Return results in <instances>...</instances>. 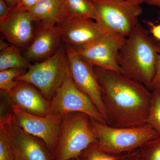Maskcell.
<instances>
[{
  "mask_svg": "<svg viewBox=\"0 0 160 160\" xmlns=\"http://www.w3.org/2000/svg\"><path fill=\"white\" fill-rule=\"evenodd\" d=\"M107 114V124L129 128L147 124L152 91L118 72L93 66Z\"/></svg>",
  "mask_w": 160,
  "mask_h": 160,
  "instance_id": "cell-1",
  "label": "cell"
},
{
  "mask_svg": "<svg viewBox=\"0 0 160 160\" xmlns=\"http://www.w3.org/2000/svg\"><path fill=\"white\" fill-rule=\"evenodd\" d=\"M159 54L160 41L138 22L126 37L119 53L120 72L152 91Z\"/></svg>",
  "mask_w": 160,
  "mask_h": 160,
  "instance_id": "cell-2",
  "label": "cell"
},
{
  "mask_svg": "<svg viewBox=\"0 0 160 160\" xmlns=\"http://www.w3.org/2000/svg\"><path fill=\"white\" fill-rule=\"evenodd\" d=\"M92 129L101 149L114 154H125L141 149L160 135L146 124L129 128H115L90 118Z\"/></svg>",
  "mask_w": 160,
  "mask_h": 160,
  "instance_id": "cell-3",
  "label": "cell"
},
{
  "mask_svg": "<svg viewBox=\"0 0 160 160\" xmlns=\"http://www.w3.org/2000/svg\"><path fill=\"white\" fill-rule=\"evenodd\" d=\"M97 141L89 116L80 112L64 115L53 152L55 160L77 159L90 144Z\"/></svg>",
  "mask_w": 160,
  "mask_h": 160,
  "instance_id": "cell-4",
  "label": "cell"
},
{
  "mask_svg": "<svg viewBox=\"0 0 160 160\" xmlns=\"http://www.w3.org/2000/svg\"><path fill=\"white\" fill-rule=\"evenodd\" d=\"M69 72L65 45L51 57L32 64L24 74L15 80L31 84L50 101Z\"/></svg>",
  "mask_w": 160,
  "mask_h": 160,
  "instance_id": "cell-5",
  "label": "cell"
},
{
  "mask_svg": "<svg viewBox=\"0 0 160 160\" xmlns=\"http://www.w3.org/2000/svg\"><path fill=\"white\" fill-rule=\"evenodd\" d=\"M96 22L106 31L127 37L139 22L142 13L141 4L130 0H92Z\"/></svg>",
  "mask_w": 160,
  "mask_h": 160,
  "instance_id": "cell-6",
  "label": "cell"
},
{
  "mask_svg": "<svg viewBox=\"0 0 160 160\" xmlns=\"http://www.w3.org/2000/svg\"><path fill=\"white\" fill-rule=\"evenodd\" d=\"M11 122L29 134L40 139L53 153L57 145L63 115L50 113L45 117L29 113L15 105L7 112Z\"/></svg>",
  "mask_w": 160,
  "mask_h": 160,
  "instance_id": "cell-7",
  "label": "cell"
},
{
  "mask_svg": "<svg viewBox=\"0 0 160 160\" xmlns=\"http://www.w3.org/2000/svg\"><path fill=\"white\" fill-rule=\"evenodd\" d=\"M50 102L51 113L64 115L70 112H82L92 119L106 124L93 102L75 84L69 71Z\"/></svg>",
  "mask_w": 160,
  "mask_h": 160,
  "instance_id": "cell-8",
  "label": "cell"
},
{
  "mask_svg": "<svg viewBox=\"0 0 160 160\" xmlns=\"http://www.w3.org/2000/svg\"><path fill=\"white\" fill-rule=\"evenodd\" d=\"M126 38L118 32L107 31L76 52L92 66L120 72L118 57Z\"/></svg>",
  "mask_w": 160,
  "mask_h": 160,
  "instance_id": "cell-9",
  "label": "cell"
},
{
  "mask_svg": "<svg viewBox=\"0 0 160 160\" xmlns=\"http://www.w3.org/2000/svg\"><path fill=\"white\" fill-rule=\"evenodd\" d=\"M15 160H55L54 155L42 140L31 135L12 123L7 113L1 115Z\"/></svg>",
  "mask_w": 160,
  "mask_h": 160,
  "instance_id": "cell-10",
  "label": "cell"
},
{
  "mask_svg": "<svg viewBox=\"0 0 160 160\" xmlns=\"http://www.w3.org/2000/svg\"><path fill=\"white\" fill-rule=\"evenodd\" d=\"M64 45L72 78L77 86L93 102L107 124V114L103 102L102 89L93 66L82 58L70 46Z\"/></svg>",
  "mask_w": 160,
  "mask_h": 160,
  "instance_id": "cell-11",
  "label": "cell"
},
{
  "mask_svg": "<svg viewBox=\"0 0 160 160\" xmlns=\"http://www.w3.org/2000/svg\"><path fill=\"white\" fill-rule=\"evenodd\" d=\"M63 43L76 51L93 42L108 31L94 20L68 17L56 25Z\"/></svg>",
  "mask_w": 160,
  "mask_h": 160,
  "instance_id": "cell-12",
  "label": "cell"
},
{
  "mask_svg": "<svg viewBox=\"0 0 160 160\" xmlns=\"http://www.w3.org/2000/svg\"><path fill=\"white\" fill-rule=\"evenodd\" d=\"M36 26L28 12L15 7L5 19L0 21V31L2 37L10 45L24 50L32 42Z\"/></svg>",
  "mask_w": 160,
  "mask_h": 160,
  "instance_id": "cell-13",
  "label": "cell"
},
{
  "mask_svg": "<svg viewBox=\"0 0 160 160\" xmlns=\"http://www.w3.org/2000/svg\"><path fill=\"white\" fill-rule=\"evenodd\" d=\"M36 23L34 38L22 54L30 63L42 62L50 57L63 43L56 26Z\"/></svg>",
  "mask_w": 160,
  "mask_h": 160,
  "instance_id": "cell-14",
  "label": "cell"
},
{
  "mask_svg": "<svg viewBox=\"0 0 160 160\" xmlns=\"http://www.w3.org/2000/svg\"><path fill=\"white\" fill-rule=\"evenodd\" d=\"M4 93L11 105L31 114L45 117L51 113L50 101L46 99L38 89L29 83L19 81L12 91Z\"/></svg>",
  "mask_w": 160,
  "mask_h": 160,
  "instance_id": "cell-15",
  "label": "cell"
},
{
  "mask_svg": "<svg viewBox=\"0 0 160 160\" xmlns=\"http://www.w3.org/2000/svg\"><path fill=\"white\" fill-rule=\"evenodd\" d=\"M28 12L36 22L52 26L68 17L64 0H42Z\"/></svg>",
  "mask_w": 160,
  "mask_h": 160,
  "instance_id": "cell-16",
  "label": "cell"
},
{
  "mask_svg": "<svg viewBox=\"0 0 160 160\" xmlns=\"http://www.w3.org/2000/svg\"><path fill=\"white\" fill-rule=\"evenodd\" d=\"M21 51L18 48L10 44L1 49L0 71L14 68L29 69L32 64L24 57Z\"/></svg>",
  "mask_w": 160,
  "mask_h": 160,
  "instance_id": "cell-17",
  "label": "cell"
},
{
  "mask_svg": "<svg viewBox=\"0 0 160 160\" xmlns=\"http://www.w3.org/2000/svg\"><path fill=\"white\" fill-rule=\"evenodd\" d=\"M68 17L86 18L97 21V15L92 0H64Z\"/></svg>",
  "mask_w": 160,
  "mask_h": 160,
  "instance_id": "cell-18",
  "label": "cell"
},
{
  "mask_svg": "<svg viewBox=\"0 0 160 160\" xmlns=\"http://www.w3.org/2000/svg\"><path fill=\"white\" fill-rule=\"evenodd\" d=\"M128 153L114 154L103 150L97 142L92 143L80 155L77 160H124Z\"/></svg>",
  "mask_w": 160,
  "mask_h": 160,
  "instance_id": "cell-19",
  "label": "cell"
},
{
  "mask_svg": "<svg viewBox=\"0 0 160 160\" xmlns=\"http://www.w3.org/2000/svg\"><path fill=\"white\" fill-rule=\"evenodd\" d=\"M27 69L14 68L0 71V89L1 92L8 93L18 86L19 81L15 79L24 74Z\"/></svg>",
  "mask_w": 160,
  "mask_h": 160,
  "instance_id": "cell-20",
  "label": "cell"
},
{
  "mask_svg": "<svg viewBox=\"0 0 160 160\" xmlns=\"http://www.w3.org/2000/svg\"><path fill=\"white\" fill-rule=\"evenodd\" d=\"M147 124L160 135V93L156 89L152 91Z\"/></svg>",
  "mask_w": 160,
  "mask_h": 160,
  "instance_id": "cell-21",
  "label": "cell"
},
{
  "mask_svg": "<svg viewBox=\"0 0 160 160\" xmlns=\"http://www.w3.org/2000/svg\"><path fill=\"white\" fill-rule=\"evenodd\" d=\"M139 150L140 160H160V137L147 143Z\"/></svg>",
  "mask_w": 160,
  "mask_h": 160,
  "instance_id": "cell-22",
  "label": "cell"
},
{
  "mask_svg": "<svg viewBox=\"0 0 160 160\" xmlns=\"http://www.w3.org/2000/svg\"><path fill=\"white\" fill-rule=\"evenodd\" d=\"M0 160H15L11 144L2 123H0Z\"/></svg>",
  "mask_w": 160,
  "mask_h": 160,
  "instance_id": "cell-23",
  "label": "cell"
},
{
  "mask_svg": "<svg viewBox=\"0 0 160 160\" xmlns=\"http://www.w3.org/2000/svg\"><path fill=\"white\" fill-rule=\"evenodd\" d=\"M42 0H18L16 7L21 11L28 12Z\"/></svg>",
  "mask_w": 160,
  "mask_h": 160,
  "instance_id": "cell-24",
  "label": "cell"
},
{
  "mask_svg": "<svg viewBox=\"0 0 160 160\" xmlns=\"http://www.w3.org/2000/svg\"><path fill=\"white\" fill-rule=\"evenodd\" d=\"M12 9L4 0H0V21L5 19L9 15Z\"/></svg>",
  "mask_w": 160,
  "mask_h": 160,
  "instance_id": "cell-25",
  "label": "cell"
},
{
  "mask_svg": "<svg viewBox=\"0 0 160 160\" xmlns=\"http://www.w3.org/2000/svg\"><path fill=\"white\" fill-rule=\"evenodd\" d=\"M144 22L149 26L152 37L160 42V25H155L152 22L144 21Z\"/></svg>",
  "mask_w": 160,
  "mask_h": 160,
  "instance_id": "cell-26",
  "label": "cell"
},
{
  "mask_svg": "<svg viewBox=\"0 0 160 160\" xmlns=\"http://www.w3.org/2000/svg\"><path fill=\"white\" fill-rule=\"evenodd\" d=\"M152 86L153 90L160 87V54L158 58L156 72L152 83Z\"/></svg>",
  "mask_w": 160,
  "mask_h": 160,
  "instance_id": "cell-27",
  "label": "cell"
},
{
  "mask_svg": "<svg viewBox=\"0 0 160 160\" xmlns=\"http://www.w3.org/2000/svg\"><path fill=\"white\" fill-rule=\"evenodd\" d=\"M124 160H140L139 150L129 152Z\"/></svg>",
  "mask_w": 160,
  "mask_h": 160,
  "instance_id": "cell-28",
  "label": "cell"
},
{
  "mask_svg": "<svg viewBox=\"0 0 160 160\" xmlns=\"http://www.w3.org/2000/svg\"><path fill=\"white\" fill-rule=\"evenodd\" d=\"M144 2L160 8V0H144Z\"/></svg>",
  "mask_w": 160,
  "mask_h": 160,
  "instance_id": "cell-29",
  "label": "cell"
},
{
  "mask_svg": "<svg viewBox=\"0 0 160 160\" xmlns=\"http://www.w3.org/2000/svg\"><path fill=\"white\" fill-rule=\"evenodd\" d=\"M10 8H13L16 6L18 0H4Z\"/></svg>",
  "mask_w": 160,
  "mask_h": 160,
  "instance_id": "cell-30",
  "label": "cell"
},
{
  "mask_svg": "<svg viewBox=\"0 0 160 160\" xmlns=\"http://www.w3.org/2000/svg\"><path fill=\"white\" fill-rule=\"evenodd\" d=\"M130 1H133V2H137L140 4L144 3V0H130Z\"/></svg>",
  "mask_w": 160,
  "mask_h": 160,
  "instance_id": "cell-31",
  "label": "cell"
},
{
  "mask_svg": "<svg viewBox=\"0 0 160 160\" xmlns=\"http://www.w3.org/2000/svg\"><path fill=\"white\" fill-rule=\"evenodd\" d=\"M156 90H157L158 92H159L160 93V87H159L158 88V89H155Z\"/></svg>",
  "mask_w": 160,
  "mask_h": 160,
  "instance_id": "cell-32",
  "label": "cell"
},
{
  "mask_svg": "<svg viewBox=\"0 0 160 160\" xmlns=\"http://www.w3.org/2000/svg\"><path fill=\"white\" fill-rule=\"evenodd\" d=\"M71 160H77V159H72Z\"/></svg>",
  "mask_w": 160,
  "mask_h": 160,
  "instance_id": "cell-33",
  "label": "cell"
}]
</instances>
